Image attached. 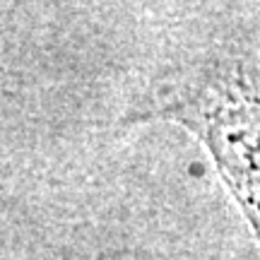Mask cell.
I'll list each match as a JSON object with an SVG mask.
<instances>
[{
    "label": "cell",
    "mask_w": 260,
    "mask_h": 260,
    "mask_svg": "<svg viewBox=\"0 0 260 260\" xmlns=\"http://www.w3.org/2000/svg\"><path fill=\"white\" fill-rule=\"evenodd\" d=\"M123 125L174 123L212 161L260 246V58L222 37L190 39L142 70Z\"/></svg>",
    "instance_id": "1"
}]
</instances>
